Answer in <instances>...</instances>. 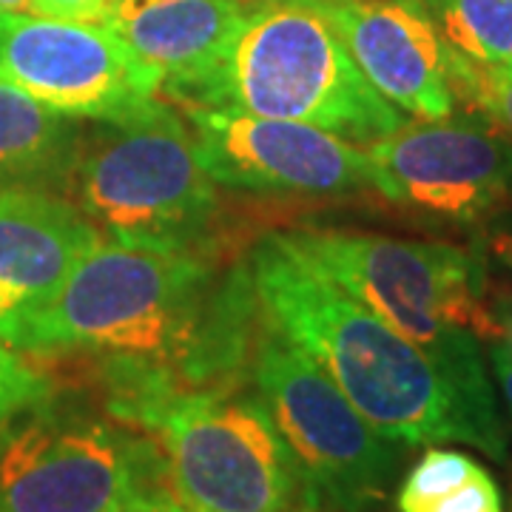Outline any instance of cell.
Returning a JSON list of instances; mask_svg holds the SVG:
<instances>
[{
  "instance_id": "cell-1",
  "label": "cell",
  "mask_w": 512,
  "mask_h": 512,
  "mask_svg": "<svg viewBox=\"0 0 512 512\" xmlns=\"http://www.w3.org/2000/svg\"><path fill=\"white\" fill-rule=\"evenodd\" d=\"M262 302L251 268L100 242L9 339L20 353H86L109 404L248 382Z\"/></svg>"
},
{
  "instance_id": "cell-2",
  "label": "cell",
  "mask_w": 512,
  "mask_h": 512,
  "mask_svg": "<svg viewBox=\"0 0 512 512\" xmlns=\"http://www.w3.org/2000/svg\"><path fill=\"white\" fill-rule=\"evenodd\" d=\"M248 268L265 313L382 436L402 447L456 441L504 461L507 430L481 356H441L410 342L285 234L259 239Z\"/></svg>"
},
{
  "instance_id": "cell-3",
  "label": "cell",
  "mask_w": 512,
  "mask_h": 512,
  "mask_svg": "<svg viewBox=\"0 0 512 512\" xmlns=\"http://www.w3.org/2000/svg\"><path fill=\"white\" fill-rule=\"evenodd\" d=\"M109 410L157 444L165 490L177 510L333 512L245 382L168 390Z\"/></svg>"
},
{
  "instance_id": "cell-4",
  "label": "cell",
  "mask_w": 512,
  "mask_h": 512,
  "mask_svg": "<svg viewBox=\"0 0 512 512\" xmlns=\"http://www.w3.org/2000/svg\"><path fill=\"white\" fill-rule=\"evenodd\" d=\"M72 165L74 205L106 242L211 256L220 194L185 114L163 97L94 120Z\"/></svg>"
},
{
  "instance_id": "cell-5",
  "label": "cell",
  "mask_w": 512,
  "mask_h": 512,
  "mask_svg": "<svg viewBox=\"0 0 512 512\" xmlns=\"http://www.w3.org/2000/svg\"><path fill=\"white\" fill-rule=\"evenodd\" d=\"M188 109L296 120L367 148L404 126L308 0H256L217 74Z\"/></svg>"
},
{
  "instance_id": "cell-6",
  "label": "cell",
  "mask_w": 512,
  "mask_h": 512,
  "mask_svg": "<svg viewBox=\"0 0 512 512\" xmlns=\"http://www.w3.org/2000/svg\"><path fill=\"white\" fill-rule=\"evenodd\" d=\"M171 504L157 444L106 413L52 399L0 433V512H128Z\"/></svg>"
},
{
  "instance_id": "cell-7",
  "label": "cell",
  "mask_w": 512,
  "mask_h": 512,
  "mask_svg": "<svg viewBox=\"0 0 512 512\" xmlns=\"http://www.w3.org/2000/svg\"><path fill=\"white\" fill-rule=\"evenodd\" d=\"M285 237L410 342L441 356H481L487 274L476 251L342 228H299Z\"/></svg>"
},
{
  "instance_id": "cell-8",
  "label": "cell",
  "mask_w": 512,
  "mask_h": 512,
  "mask_svg": "<svg viewBox=\"0 0 512 512\" xmlns=\"http://www.w3.org/2000/svg\"><path fill=\"white\" fill-rule=\"evenodd\" d=\"M248 382L333 512H367L382 501L402 444L382 436L265 308L254 330Z\"/></svg>"
},
{
  "instance_id": "cell-9",
  "label": "cell",
  "mask_w": 512,
  "mask_h": 512,
  "mask_svg": "<svg viewBox=\"0 0 512 512\" xmlns=\"http://www.w3.org/2000/svg\"><path fill=\"white\" fill-rule=\"evenodd\" d=\"M365 154L373 191L424 217L476 225L512 208V143L473 111L404 123Z\"/></svg>"
},
{
  "instance_id": "cell-10",
  "label": "cell",
  "mask_w": 512,
  "mask_h": 512,
  "mask_svg": "<svg viewBox=\"0 0 512 512\" xmlns=\"http://www.w3.org/2000/svg\"><path fill=\"white\" fill-rule=\"evenodd\" d=\"M211 180L265 197H353L373 191L365 148L325 128L242 109H180Z\"/></svg>"
},
{
  "instance_id": "cell-11",
  "label": "cell",
  "mask_w": 512,
  "mask_h": 512,
  "mask_svg": "<svg viewBox=\"0 0 512 512\" xmlns=\"http://www.w3.org/2000/svg\"><path fill=\"white\" fill-rule=\"evenodd\" d=\"M0 77L52 109L89 120L157 97L123 40L100 20L0 12Z\"/></svg>"
},
{
  "instance_id": "cell-12",
  "label": "cell",
  "mask_w": 512,
  "mask_h": 512,
  "mask_svg": "<svg viewBox=\"0 0 512 512\" xmlns=\"http://www.w3.org/2000/svg\"><path fill=\"white\" fill-rule=\"evenodd\" d=\"M319 9L367 83L419 120L456 111L450 49L421 0H308Z\"/></svg>"
},
{
  "instance_id": "cell-13",
  "label": "cell",
  "mask_w": 512,
  "mask_h": 512,
  "mask_svg": "<svg viewBox=\"0 0 512 512\" xmlns=\"http://www.w3.org/2000/svg\"><path fill=\"white\" fill-rule=\"evenodd\" d=\"M256 0H109L100 23L123 40L157 97L188 109L217 74Z\"/></svg>"
},
{
  "instance_id": "cell-14",
  "label": "cell",
  "mask_w": 512,
  "mask_h": 512,
  "mask_svg": "<svg viewBox=\"0 0 512 512\" xmlns=\"http://www.w3.org/2000/svg\"><path fill=\"white\" fill-rule=\"evenodd\" d=\"M100 242L69 197L40 185L0 188V339L43 311Z\"/></svg>"
},
{
  "instance_id": "cell-15",
  "label": "cell",
  "mask_w": 512,
  "mask_h": 512,
  "mask_svg": "<svg viewBox=\"0 0 512 512\" xmlns=\"http://www.w3.org/2000/svg\"><path fill=\"white\" fill-rule=\"evenodd\" d=\"M74 120L0 77V188L66 177L83 137Z\"/></svg>"
},
{
  "instance_id": "cell-16",
  "label": "cell",
  "mask_w": 512,
  "mask_h": 512,
  "mask_svg": "<svg viewBox=\"0 0 512 512\" xmlns=\"http://www.w3.org/2000/svg\"><path fill=\"white\" fill-rule=\"evenodd\" d=\"M399 512H504L495 478L476 458L430 447L396 495Z\"/></svg>"
},
{
  "instance_id": "cell-17",
  "label": "cell",
  "mask_w": 512,
  "mask_h": 512,
  "mask_svg": "<svg viewBox=\"0 0 512 512\" xmlns=\"http://www.w3.org/2000/svg\"><path fill=\"white\" fill-rule=\"evenodd\" d=\"M441 40L478 66H512V0H421Z\"/></svg>"
},
{
  "instance_id": "cell-18",
  "label": "cell",
  "mask_w": 512,
  "mask_h": 512,
  "mask_svg": "<svg viewBox=\"0 0 512 512\" xmlns=\"http://www.w3.org/2000/svg\"><path fill=\"white\" fill-rule=\"evenodd\" d=\"M450 86L456 106L481 114L512 143V66H478L450 49Z\"/></svg>"
},
{
  "instance_id": "cell-19",
  "label": "cell",
  "mask_w": 512,
  "mask_h": 512,
  "mask_svg": "<svg viewBox=\"0 0 512 512\" xmlns=\"http://www.w3.org/2000/svg\"><path fill=\"white\" fill-rule=\"evenodd\" d=\"M52 399L49 379L0 339V427Z\"/></svg>"
},
{
  "instance_id": "cell-20",
  "label": "cell",
  "mask_w": 512,
  "mask_h": 512,
  "mask_svg": "<svg viewBox=\"0 0 512 512\" xmlns=\"http://www.w3.org/2000/svg\"><path fill=\"white\" fill-rule=\"evenodd\" d=\"M484 305H487V345L490 350L504 353L512 359V288L495 285L484 291Z\"/></svg>"
},
{
  "instance_id": "cell-21",
  "label": "cell",
  "mask_w": 512,
  "mask_h": 512,
  "mask_svg": "<svg viewBox=\"0 0 512 512\" xmlns=\"http://www.w3.org/2000/svg\"><path fill=\"white\" fill-rule=\"evenodd\" d=\"M109 0H35V15L69 20H100Z\"/></svg>"
},
{
  "instance_id": "cell-22",
  "label": "cell",
  "mask_w": 512,
  "mask_h": 512,
  "mask_svg": "<svg viewBox=\"0 0 512 512\" xmlns=\"http://www.w3.org/2000/svg\"><path fill=\"white\" fill-rule=\"evenodd\" d=\"M487 248L495 262H501L507 271H512V228H495L487 237Z\"/></svg>"
},
{
  "instance_id": "cell-23",
  "label": "cell",
  "mask_w": 512,
  "mask_h": 512,
  "mask_svg": "<svg viewBox=\"0 0 512 512\" xmlns=\"http://www.w3.org/2000/svg\"><path fill=\"white\" fill-rule=\"evenodd\" d=\"M490 359H493L495 376H498V384H501V393H504V399H507V404H510L512 410V359H507V356L498 353V350H490Z\"/></svg>"
},
{
  "instance_id": "cell-24",
  "label": "cell",
  "mask_w": 512,
  "mask_h": 512,
  "mask_svg": "<svg viewBox=\"0 0 512 512\" xmlns=\"http://www.w3.org/2000/svg\"><path fill=\"white\" fill-rule=\"evenodd\" d=\"M35 9V0H0V12H15V15H26Z\"/></svg>"
},
{
  "instance_id": "cell-25",
  "label": "cell",
  "mask_w": 512,
  "mask_h": 512,
  "mask_svg": "<svg viewBox=\"0 0 512 512\" xmlns=\"http://www.w3.org/2000/svg\"><path fill=\"white\" fill-rule=\"evenodd\" d=\"M128 512H183V510H177L174 504H160V507H143V510H128Z\"/></svg>"
}]
</instances>
